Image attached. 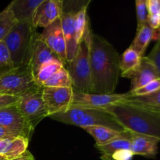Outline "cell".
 Masks as SVG:
<instances>
[{
	"mask_svg": "<svg viewBox=\"0 0 160 160\" xmlns=\"http://www.w3.org/2000/svg\"><path fill=\"white\" fill-rule=\"evenodd\" d=\"M92 94L112 95L121 74L120 56L112 45L92 33L90 49Z\"/></svg>",
	"mask_w": 160,
	"mask_h": 160,
	"instance_id": "1",
	"label": "cell"
},
{
	"mask_svg": "<svg viewBox=\"0 0 160 160\" xmlns=\"http://www.w3.org/2000/svg\"><path fill=\"white\" fill-rule=\"evenodd\" d=\"M129 132L152 137L160 141V119L129 105L119 102L102 109Z\"/></svg>",
	"mask_w": 160,
	"mask_h": 160,
	"instance_id": "2",
	"label": "cell"
},
{
	"mask_svg": "<svg viewBox=\"0 0 160 160\" xmlns=\"http://www.w3.org/2000/svg\"><path fill=\"white\" fill-rule=\"evenodd\" d=\"M92 34L88 23L73 60L64 67L70 73L73 91L77 93L92 94L90 60Z\"/></svg>",
	"mask_w": 160,
	"mask_h": 160,
	"instance_id": "3",
	"label": "cell"
},
{
	"mask_svg": "<svg viewBox=\"0 0 160 160\" xmlns=\"http://www.w3.org/2000/svg\"><path fill=\"white\" fill-rule=\"evenodd\" d=\"M37 29L32 22H17L2 42L6 45L14 68L29 66L31 47Z\"/></svg>",
	"mask_w": 160,
	"mask_h": 160,
	"instance_id": "4",
	"label": "cell"
},
{
	"mask_svg": "<svg viewBox=\"0 0 160 160\" xmlns=\"http://www.w3.org/2000/svg\"><path fill=\"white\" fill-rule=\"evenodd\" d=\"M49 118L66 124L73 125L80 128L100 126L115 130L119 132H125L111 114L102 109H78L72 108L63 112L50 116Z\"/></svg>",
	"mask_w": 160,
	"mask_h": 160,
	"instance_id": "5",
	"label": "cell"
},
{
	"mask_svg": "<svg viewBox=\"0 0 160 160\" xmlns=\"http://www.w3.org/2000/svg\"><path fill=\"white\" fill-rule=\"evenodd\" d=\"M42 88L34 81L29 66L13 68L0 76V95L20 98L39 92Z\"/></svg>",
	"mask_w": 160,
	"mask_h": 160,
	"instance_id": "6",
	"label": "cell"
},
{
	"mask_svg": "<svg viewBox=\"0 0 160 160\" xmlns=\"http://www.w3.org/2000/svg\"><path fill=\"white\" fill-rule=\"evenodd\" d=\"M17 106L22 117L33 130L42 120L48 117L42 90L37 93L19 98Z\"/></svg>",
	"mask_w": 160,
	"mask_h": 160,
	"instance_id": "7",
	"label": "cell"
},
{
	"mask_svg": "<svg viewBox=\"0 0 160 160\" xmlns=\"http://www.w3.org/2000/svg\"><path fill=\"white\" fill-rule=\"evenodd\" d=\"M131 96V92L112 95L82 94L73 92V98L69 109L72 108L102 109L112 105L121 102Z\"/></svg>",
	"mask_w": 160,
	"mask_h": 160,
	"instance_id": "8",
	"label": "cell"
},
{
	"mask_svg": "<svg viewBox=\"0 0 160 160\" xmlns=\"http://www.w3.org/2000/svg\"><path fill=\"white\" fill-rule=\"evenodd\" d=\"M42 93L49 117L68 110L73 98V91L72 88L42 87Z\"/></svg>",
	"mask_w": 160,
	"mask_h": 160,
	"instance_id": "9",
	"label": "cell"
},
{
	"mask_svg": "<svg viewBox=\"0 0 160 160\" xmlns=\"http://www.w3.org/2000/svg\"><path fill=\"white\" fill-rule=\"evenodd\" d=\"M39 37L66 67L67 64V48L60 18L44 28L43 32L39 34Z\"/></svg>",
	"mask_w": 160,
	"mask_h": 160,
	"instance_id": "10",
	"label": "cell"
},
{
	"mask_svg": "<svg viewBox=\"0 0 160 160\" xmlns=\"http://www.w3.org/2000/svg\"><path fill=\"white\" fill-rule=\"evenodd\" d=\"M63 13V1L43 0L38 6L32 17V24L38 28H47L59 19Z\"/></svg>",
	"mask_w": 160,
	"mask_h": 160,
	"instance_id": "11",
	"label": "cell"
},
{
	"mask_svg": "<svg viewBox=\"0 0 160 160\" xmlns=\"http://www.w3.org/2000/svg\"><path fill=\"white\" fill-rule=\"evenodd\" d=\"M0 126L20 132L29 139L34 131L22 117L17 104L0 109Z\"/></svg>",
	"mask_w": 160,
	"mask_h": 160,
	"instance_id": "12",
	"label": "cell"
},
{
	"mask_svg": "<svg viewBox=\"0 0 160 160\" xmlns=\"http://www.w3.org/2000/svg\"><path fill=\"white\" fill-rule=\"evenodd\" d=\"M55 60L59 59L40 38L39 34L37 32L33 41L29 62V67L32 71L33 76L38 73L42 66Z\"/></svg>",
	"mask_w": 160,
	"mask_h": 160,
	"instance_id": "13",
	"label": "cell"
},
{
	"mask_svg": "<svg viewBox=\"0 0 160 160\" xmlns=\"http://www.w3.org/2000/svg\"><path fill=\"white\" fill-rule=\"evenodd\" d=\"M122 77L131 81V91L143 87L148 83L159 78L156 68L146 56L142 57L140 64L134 70Z\"/></svg>",
	"mask_w": 160,
	"mask_h": 160,
	"instance_id": "14",
	"label": "cell"
},
{
	"mask_svg": "<svg viewBox=\"0 0 160 160\" xmlns=\"http://www.w3.org/2000/svg\"><path fill=\"white\" fill-rule=\"evenodd\" d=\"M77 11H63L61 16V24L67 48V62H71L76 54L79 43L77 40L75 29V14Z\"/></svg>",
	"mask_w": 160,
	"mask_h": 160,
	"instance_id": "15",
	"label": "cell"
},
{
	"mask_svg": "<svg viewBox=\"0 0 160 160\" xmlns=\"http://www.w3.org/2000/svg\"><path fill=\"white\" fill-rule=\"evenodd\" d=\"M131 140V151L134 155L155 157L158 152V144L160 141L157 138L129 132Z\"/></svg>",
	"mask_w": 160,
	"mask_h": 160,
	"instance_id": "16",
	"label": "cell"
},
{
	"mask_svg": "<svg viewBox=\"0 0 160 160\" xmlns=\"http://www.w3.org/2000/svg\"><path fill=\"white\" fill-rule=\"evenodd\" d=\"M121 103L134 106L156 118L160 119V89L151 95L145 96H131L121 102Z\"/></svg>",
	"mask_w": 160,
	"mask_h": 160,
	"instance_id": "17",
	"label": "cell"
},
{
	"mask_svg": "<svg viewBox=\"0 0 160 160\" xmlns=\"http://www.w3.org/2000/svg\"><path fill=\"white\" fill-rule=\"evenodd\" d=\"M28 145L29 138L22 136L12 139H1L0 156L9 160L17 159L28 151Z\"/></svg>",
	"mask_w": 160,
	"mask_h": 160,
	"instance_id": "18",
	"label": "cell"
},
{
	"mask_svg": "<svg viewBox=\"0 0 160 160\" xmlns=\"http://www.w3.org/2000/svg\"><path fill=\"white\" fill-rule=\"evenodd\" d=\"M42 1L43 0H14L9 6L17 22H31L34 11Z\"/></svg>",
	"mask_w": 160,
	"mask_h": 160,
	"instance_id": "19",
	"label": "cell"
},
{
	"mask_svg": "<svg viewBox=\"0 0 160 160\" xmlns=\"http://www.w3.org/2000/svg\"><path fill=\"white\" fill-rule=\"evenodd\" d=\"M83 129L94 138L95 141V146H102V145H106L115 139L128 135L127 131L122 133L110 129V128H105V127H86V128H83Z\"/></svg>",
	"mask_w": 160,
	"mask_h": 160,
	"instance_id": "20",
	"label": "cell"
},
{
	"mask_svg": "<svg viewBox=\"0 0 160 160\" xmlns=\"http://www.w3.org/2000/svg\"><path fill=\"white\" fill-rule=\"evenodd\" d=\"M101 153L102 160H112V156L119 150H131V140L128 131V135L119 138L102 146H95Z\"/></svg>",
	"mask_w": 160,
	"mask_h": 160,
	"instance_id": "21",
	"label": "cell"
},
{
	"mask_svg": "<svg viewBox=\"0 0 160 160\" xmlns=\"http://www.w3.org/2000/svg\"><path fill=\"white\" fill-rule=\"evenodd\" d=\"M155 31L156 30L152 29L148 23L145 24L143 28H142L136 32V36L130 48L134 49V51L138 53L139 56L143 57L144 53H145L148 44L153 38Z\"/></svg>",
	"mask_w": 160,
	"mask_h": 160,
	"instance_id": "22",
	"label": "cell"
},
{
	"mask_svg": "<svg viewBox=\"0 0 160 160\" xmlns=\"http://www.w3.org/2000/svg\"><path fill=\"white\" fill-rule=\"evenodd\" d=\"M142 56L131 48H128L120 57V69L121 71L120 76L127 74L134 70L140 64Z\"/></svg>",
	"mask_w": 160,
	"mask_h": 160,
	"instance_id": "23",
	"label": "cell"
},
{
	"mask_svg": "<svg viewBox=\"0 0 160 160\" xmlns=\"http://www.w3.org/2000/svg\"><path fill=\"white\" fill-rule=\"evenodd\" d=\"M64 65L62 62L59 60L52 61L48 63L45 64L40 68V70L38 71L34 76V81L36 84L40 87H43L44 84L52 76L53 74L56 73L59 70H60Z\"/></svg>",
	"mask_w": 160,
	"mask_h": 160,
	"instance_id": "24",
	"label": "cell"
},
{
	"mask_svg": "<svg viewBox=\"0 0 160 160\" xmlns=\"http://www.w3.org/2000/svg\"><path fill=\"white\" fill-rule=\"evenodd\" d=\"M17 23V20L8 5L0 12V42H2Z\"/></svg>",
	"mask_w": 160,
	"mask_h": 160,
	"instance_id": "25",
	"label": "cell"
},
{
	"mask_svg": "<svg viewBox=\"0 0 160 160\" xmlns=\"http://www.w3.org/2000/svg\"><path fill=\"white\" fill-rule=\"evenodd\" d=\"M43 87L72 88L71 78L68 70L64 67H62L44 84Z\"/></svg>",
	"mask_w": 160,
	"mask_h": 160,
	"instance_id": "26",
	"label": "cell"
},
{
	"mask_svg": "<svg viewBox=\"0 0 160 160\" xmlns=\"http://www.w3.org/2000/svg\"><path fill=\"white\" fill-rule=\"evenodd\" d=\"M89 3L90 1L83 5L75 14V29H76L77 40L78 43L82 38L85 32L86 27L89 23L88 17V6Z\"/></svg>",
	"mask_w": 160,
	"mask_h": 160,
	"instance_id": "27",
	"label": "cell"
},
{
	"mask_svg": "<svg viewBox=\"0 0 160 160\" xmlns=\"http://www.w3.org/2000/svg\"><path fill=\"white\" fill-rule=\"evenodd\" d=\"M156 38L157 42L155 46L153 47L152 50L150 52V53L146 57L153 64L160 78V28L156 30L153 38Z\"/></svg>",
	"mask_w": 160,
	"mask_h": 160,
	"instance_id": "28",
	"label": "cell"
},
{
	"mask_svg": "<svg viewBox=\"0 0 160 160\" xmlns=\"http://www.w3.org/2000/svg\"><path fill=\"white\" fill-rule=\"evenodd\" d=\"M14 68L9 51L3 42H0V76Z\"/></svg>",
	"mask_w": 160,
	"mask_h": 160,
	"instance_id": "29",
	"label": "cell"
},
{
	"mask_svg": "<svg viewBox=\"0 0 160 160\" xmlns=\"http://www.w3.org/2000/svg\"><path fill=\"white\" fill-rule=\"evenodd\" d=\"M137 12V31L148 23V8L147 0H137L135 2Z\"/></svg>",
	"mask_w": 160,
	"mask_h": 160,
	"instance_id": "30",
	"label": "cell"
},
{
	"mask_svg": "<svg viewBox=\"0 0 160 160\" xmlns=\"http://www.w3.org/2000/svg\"><path fill=\"white\" fill-rule=\"evenodd\" d=\"M159 89L160 78H157V79L144 85L143 87H141L139 88L135 89V90L130 91V92H131V97H140L151 95V94L159 91Z\"/></svg>",
	"mask_w": 160,
	"mask_h": 160,
	"instance_id": "31",
	"label": "cell"
},
{
	"mask_svg": "<svg viewBox=\"0 0 160 160\" xmlns=\"http://www.w3.org/2000/svg\"><path fill=\"white\" fill-rule=\"evenodd\" d=\"M134 155L131 150H119L112 156V160H132Z\"/></svg>",
	"mask_w": 160,
	"mask_h": 160,
	"instance_id": "32",
	"label": "cell"
},
{
	"mask_svg": "<svg viewBox=\"0 0 160 160\" xmlns=\"http://www.w3.org/2000/svg\"><path fill=\"white\" fill-rule=\"evenodd\" d=\"M18 100L19 98H17V97L0 95V109L16 105Z\"/></svg>",
	"mask_w": 160,
	"mask_h": 160,
	"instance_id": "33",
	"label": "cell"
},
{
	"mask_svg": "<svg viewBox=\"0 0 160 160\" xmlns=\"http://www.w3.org/2000/svg\"><path fill=\"white\" fill-rule=\"evenodd\" d=\"M20 136L24 137L20 132L12 131V130L7 129V128L0 126V139H12L20 137Z\"/></svg>",
	"mask_w": 160,
	"mask_h": 160,
	"instance_id": "34",
	"label": "cell"
},
{
	"mask_svg": "<svg viewBox=\"0 0 160 160\" xmlns=\"http://www.w3.org/2000/svg\"><path fill=\"white\" fill-rule=\"evenodd\" d=\"M148 15L160 13V0H147Z\"/></svg>",
	"mask_w": 160,
	"mask_h": 160,
	"instance_id": "35",
	"label": "cell"
},
{
	"mask_svg": "<svg viewBox=\"0 0 160 160\" xmlns=\"http://www.w3.org/2000/svg\"><path fill=\"white\" fill-rule=\"evenodd\" d=\"M148 24L152 29L158 30L160 28V13L152 14L148 16Z\"/></svg>",
	"mask_w": 160,
	"mask_h": 160,
	"instance_id": "36",
	"label": "cell"
},
{
	"mask_svg": "<svg viewBox=\"0 0 160 160\" xmlns=\"http://www.w3.org/2000/svg\"><path fill=\"white\" fill-rule=\"evenodd\" d=\"M12 160H35V159H34V157L33 156V155L28 150V151L25 153H23L21 156Z\"/></svg>",
	"mask_w": 160,
	"mask_h": 160,
	"instance_id": "37",
	"label": "cell"
},
{
	"mask_svg": "<svg viewBox=\"0 0 160 160\" xmlns=\"http://www.w3.org/2000/svg\"><path fill=\"white\" fill-rule=\"evenodd\" d=\"M0 160H9L8 159H6V158L3 157V156H0Z\"/></svg>",
	"mask_w": 160,
	"mask_h": 160,
	"instance_id": "38",
	"label": "cell"
},
{
	"mask_svg": "<svg viewBox=\"0 0 160 160\" xmlns=\"http://www.w3.org/2000/svg\"><path fill=\"white\" fill-rule=\"evenodd\" d=\"M0 140H1V139H0Z\"/></svg>",
	"mask_w": 160,
	"mask_h": 160,
	"instance_id": "39",
	"label": "cell"
}]
</instances>
